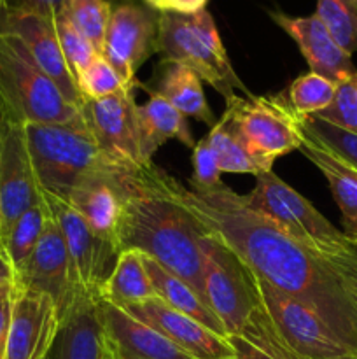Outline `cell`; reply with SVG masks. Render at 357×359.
I'll return each instance as SVG.
<instances>
[{"label": "cell", "mask_w": 357, "mask_h": 359, "mask_svg": "<svg viewBox=\"0 0 357 359\" xmlns=\"http://www.w3.org/2000/svg\"><path fill=\"white\" fill-rule=\"evenodd\" d=\"M160 179L258 279L310 307L357 354V286L349 277L251 209L244 195L224 182L210 189L188 188L164 170Z\"/></svg>", "instance_id": "obj_1"}, {"label": "cell", "mask_w": 357, "mask_h": 359, "mask_svg": "<svg viewBox=\"0 0 357 359\" xmlns=\"http://www.w3.org/2000/svg\"><path fill=\"white\" fill-rule=\"evenodd\" d=\"M161 168L150 161L136 168L122 198L114 245L140 251L203 297L202 242L206 228L161 184ZM206 304V302H205Z\"/></svg>", "instance_id": "obj_2"}, {"label": "cell", "mask_w": 357, "mask_h": 359, "mask_svg": "<svg viewBox=\"0 0 357 359\" xmlns=\"http://www.w3.org/2000/svg\"><path fill=\"white\" fill-rule=\"evenodd\" d=\"M202 251L203 297L226 337H240L259 349L293 359L262 309L255 279L245 263L210 231L203 238Z\"/></svg>", "instance_id": "obj_3"}, {"label": "cell", "mask_w": 357, "mask_h": 359, "mask_svg": "<svg viewBox=\"0 0 357 359\" xmlns=\"http://www.w3.org/2000/svg\"><path fill=\"white\" fill-rule=\"evenodd\" d=\"M244 198L251 209L272 219L284 233L331 263L357 286V242L332 226L310 200L275 172L258 175L252 191Z\"/></svg>", "instance_id": "obj_4"}, {"label": "cell", "mask_w": 357, "mask_h": 359, "mask_svg": "<svg viewBox=\"0 0 357 359\" xmlns=\"http://www.w3.org/2000/svg\"><path fill=\"white\" fill-rule=\"evenodd\" d=\"M28 154L42 195L69 202L74 189L94 175L128 167L108 158L84 125H24Z\"/></svg>", "instance_id": "obj_5"}, {"label": "cell", "mask_w": 357, "mask_h": 359, "mask_svg": "<svg viewBox=\"0 0 357 359\" xmlns=\"http://www.w3.org/2000/svg\"><path fill=\"white\" fill-rule=\"evenodd\" d=\"M0 107L18 125H84L74 105L14 35L0 34Z\"/></svg>", "instance_id": "obj_6"}, {"label": "cell", "mask_w": 357, "mask_h": 359, "mask_svg": "<svg viewBox=\"0 0 357 359\" xmlns=\"http://www.w3.org/2000/svg\"><path fill=\"white\" fill-rule=\"evenodd\" d=\"M158 53L164 62L189 67L202 83L219 91L226 100L238 91L245 98L252 97L251 90L234 72L216 21L206 9L195 14L161 13Z\"/></svg>", "instance_id": "obj_7"}, {"label": "cell", "mask_w": 357, "mask_h": 359, "mask_svg": "<svg viewBox=\"0 0 357 359\" xmlns=\"http://www.w3.org/2000/svg\"><path fill=\"white\" fill-rule=\"evenodd\" d=\"M224 116L252 156L272 168L280 156L300 151L301 119L284 93L273 97H238L226 100Z\"/></svg>", "instance_id": "obj_8"}, {"label": "cell", "mask_w": 357, "mask_h": 359, "mask_svg": "<svg viewBox=\"0 0 357 359\" xmlns=\"http://www.w3.org/2000/svg\"><path fill=\"white\" fill-rule=\"evenodd\" d=\"M254 279L262 309L293 359H335L354 354L310 307L255 276Z\"/></svg>", "instance_id": "obj_9"}, {"label": "cell", "mask_w": 357, "mask_h": 359, "mask_svg": "<svg viewBox=\"0 0 357 359\" xmlns=\"http://www.w3.org/2000/svg\"><path fill=\"white\" fill-rule=\"evenodd\" d=\"M161 13L144 0H121L111 11L102 56L114 67L126 88L139 86L136 72L158 53Z\"/></svg>", "instance_id": "obj_10"}, {"label": "cell", "mask_w": 357, "mask_h": 359, "mask_svg": "<svg viewBox=\"0 0 357 359\" xmlns=\"http://www.w3.org/2000/svg\"><path fill=\"white\" fill-rule=\"evenodd\" d=\"M42 198L55 219L58 221L59 230L65 238L74 277H76L77 293L83 300L98 302L102 287L118 262V249L111 241H105L93 233L86 221L69 202L48 195H42Z\"/></svg>", "instance_id": "obj_11"}, {"label": "cell", "mask_w": 357, "mask_h": 359, "mask_svg": "<svg viewBox=\"0 0 357 359\" xmlns=\"http://www.w3.org/2000/svg\"><path fill=\"white\" fill-rule=\"evenodd\" d=\"M14 286L48 294L55 302L59 314V325L83 298L77 293L72 263L66 251L65 238L58 221L49 210L46 230L34 255L23 266Z\"/></svg>", "instance_id": "obj_12"}, {"label": "cell", "mask_w": 357, "mask_h": 359, "mask_svg": "<svg viewBox=\"0 0 357 359\" xmlns=\"http://www.w3.org/2000/svg\"><path fill=\"white\" fill-rule=\"evenodd\" d=\"M83 116L98 147L114 161L128 167H144L136 102L132 88L98 100H84Z\"/></svg>", "instance_id": "obj_13"}, {"label": "cell", "mask_w": 357, "mask_h": 359, "mask_svg": "<svg viewBox=\"0 0 357 359\" xmlns=\"http://www.w3.org/2000/svg\"><path fill=\"white\" fill-rule=\"evenodd\" d=\"M119 307L153 326L192 359H234V351L227 337L219 335L189 316L168 307L158 297Z\"/></svg>", "instance_id": "obj_14"}, {"label": "cell", "mask_w": 357, "mask_h": 359, "mask_svg": "<svg viewBox=\"0 0 357 359\" xmlns=\"http://www.w3.org/2000/svg\"><path fill=\"white\" fill-rule=\"evenodd\" d=\"M41 198L23 125L6 121L0 132V216L2 242L14 221Z\"/></svg>", "instance_id": "obj_15"}, {"label": "cell", "mask_w": 357, "mask_h": 359, "mask_svg": "<svg viewBox=\"0 0 357 359\" xmlns=\"http://www.w3.org/2000/svg\"><path fill=\"white\" fill-rule=\"evenodd\" d=\"M59 330V314L48 294L16 286L4 359H44Z\"/></svg>", "instance_id": "obj_16"}, {"label": "cell", "mask_w": 357, "mask_h": 359, "mask_svg": "<svg viewBox=\"0 0 357 359\" xmlns=\"http://www.w3.org/2000/svg\"><path fill=\"white\" fill-rule=\"evenodd\" d=\"M0 34L14 35L38 69L48 74L66 98L77 107H83L84 100L77 90V83L63 58L56 35L55 20L28 13H10L2 7L0 13Z\"/></svg>", "instance_id": "obj_17"}, {"label": "cell", "mask_w": 357, "mask_h": 359, "mask_svg": "<svg viewBox=\"0 0 357 359\" xmlns=\"http://www.w3.org/2000/svg\"><path fill=\"white\" fill-rule=\"evenodd\" d=\"M105 359H192L153 326L107 300H98Z\"/></svg>", "instance_id": "obj_18"}, {"label": "cell", "mask_w": 357, "mask_h": 359, "mask_svg": "<svg viewBox=\"0 0 357 359\" xmlns=\"http://www.w3.org/2000/svg\"><path fill=\"white\" fill-rule=\"evenodd\" d=\"M270 18L296 42L307 60L310 72L318 74L336 84L352 79L357 72L352 56L346 55L329 35L322 21L315 14L290 16L284 11H270Z\"/></svg>", "instance_id": "obj_19"}, {"label": "cell", "mask_w": 357, "mask_h": 359, "mask_svg": "<svg viewBox=\"0 0 357 359\" xmlns=\"http://www.w3.org/2000/svg\"><path fill=\"white\" fill-rule=\"evenodd\" d=\"M136 168L140 167L86 179L74 189L69 198L70 205L86 221L91 231L112 244L121 219L125 191Z\"/></svg>", "instance_id": "obj_20"}, {"label": "cell", "mask_w": 357, "mask_h": 359, "mask_svg": "<svg viewBox=\"0 0 357 359\" xmlns=\"http://www.w3.org/2000/svg\"><path fill=\"white\" fill-rule=\"evenodd\" d=\"M300 151L322 172L340 207L345 233L357 241V170L304 130Z\"/></svg>", "instance_id": "obj_21"}, {"label": "cell", "mask_w": 357, "mask_h": 359, "mask_svg": "<svg viewBox=\"0 0 357 359\" xmlns=\"http://www.w3.org/2000/svg\"><path fill=\"white\" fill-rule=\"evenodd\" d=\"M136 119L144 163H150L156 151L170 139L191 149L196 146L186 116L154 91L149 90V98L142 105H136Z\"/></svg>", "instance_id": "obj_22"}, {"label": "cell", "mask_w": 357, "mask_h": 359, "mask_svg": "<svg viewBox=\"0 0 357 359\" xmlns=\"http://www.w3.org/2000/svg\"><path fill=\"white\" fill-rule=\"evenodd\" d=\"M51 359H105L98 302L80 300L63 319Z\"/></svg>", "instance_id": "obj_23"}, {"label": "cell", "mask_w": 357, "mask_h": 359, "mask_svg": "<svg viewBox=\"0 0 357 359\" xmlns=\"http://www.w3.org/2000/svg\"><path fill=\"white\" fill-rule=\"evenodd\" d=\"M160 69V81L156 90H153L154 93L170 102L186 118L191 116L210 126L216 125V116L210 111L198 74L182 63L164 62V60L161 62Z\"/></svg>", "instance_id": "obj_24"}, {"label": "cell", "mask_w": 357, "mask_h": 359, "mask_svg": "<svg viewBox=\"0 0 357 359\" xmlns=\"http://www.w3.org/2000/svg\"><path fill=\"white\" fill-rule=\"evenodd\" d=\"M144 263H146L147 276H149L150 284H153L154 294H156L161 302H164L168 307L189 316V318H192L195 321L202 323V325L214 330V332L219 333V335L226 337V332H224L220 321L216 318V314L210 311L209 305L205 304V300L196 293L195 287L189 286L186 280L175 277L174 273H170L168 270H164L163 266L158 265V263L154 262L153 258H149V256L144 255Z\"/></svg>", "instance_id": "obj_25"}, {"label": "cell", "mask_w": 357, "mask_h": 359, "mask_svg": "<svg viewBox=\"0 0 357 359\" xmlns=\"http://www.w3.org/2000/svg\"><path fill=\"white\" fill-rule=\"evenodd\" d=\"M150 297H156L147 276L144 255L140 251L119 252L118 262L111 276L102 287L100 300L112 302L115 305L136 304Z\"/></svg>", "instance_id": "obj_26"}, {"label": "cell", "mask_w": 357, "mask_h": 359, "mask_svg": "<svg viewBox=\"0 0 357 359\" xmlns=\"http://www.w3.org/2000/svg\"><path fill=\"white\" fill-rule=\"evenodd\" d=\"M48 219L49 209L41 195V198L27 212H23L14 221L10 230L4 237L2 249L6 251L7 258H9L10 265L16 272V279L21 270H23V266L27 265L28 259H30V256L34 255L35 248H37L42 233H44Z\"/></svg>", "instance_id": "obj_27"}, {"label": "cell", "mask_w": 357, "mask_h": 359, "mask_svg": "<svg viewBox=\"0 0 357 359\" xmlns=\"http://www.w3.org/2000/svg\"><path fill=\"white\" fill-rule=\"evenodd\" d=\"M210 146L216 151L217 161H219V170L227 174H252L261 175L266 172H272V168L266 167L262 161L252 156L251 151L244 146L234 130L231 128L226 116H220L219 121L212 126V130L206 135Z\"/></svg>", "instance_id": "obj_28"}, {"label": "cell", "mask_w": 357, "mask_h": 359, "mask_svg": "<svg viewBox=\"0 0 357 359\" xmlns=\"http://www.w3.org/2000/svg\"><path fill=\"white\" fill-rule=\"evenodd\" d=\"M111 11L108 0H63L58 16L65 18L102 55Z\"/></svg>", "instance_id": "obj_29"}, {"label": "cell", "mask_w": 357, "mask_h": 359, "mask_svg": "<svg viewBox=\"0 0 357 359\" xmlns=\"http://www.w3.org/2000/svg\"><path fill=\"white\" fill-rule=\"evenodd\" d=\"M336 88L338 84L318 74L308 72L296 77L289 84L284 97L300 118H308V116H317L331 105V102L335 100Z\"/></svg>", "instance_id": "obj_30"}, {"label": "cell", "mask_w": 357, "mask_h": 359, "mask_svg": "<svg viewBox=\"0 0 357 359\" xmlns=\"http://www.w3.org/2000/svg\"><path fill=\"white\" fill-rule=\"evenodd\" d=\"M314 14L346 55L357 53V0H317Z\"/></svg>", "instance_id": "obj_31"}, {"label": "cell", "mask_w": 357, "mask_h": 359, "mask_svg": "<svg viewBox=\"0 0 357 359\" xmlns=\"http://www.w3.org/2000/svg\"><path fill=\"white\" fill-rule=\"evenodd\" d=\"M301 128L312 137L324 144L328 149H331L340 160L349 163L350 167L357 170V135L346 130L338 128L332 123L324 121L317 116H308L301 119Z\"/></svg>", "instance_id": "obj_32"}, {"label": "cell", "mask_w": 357, "mask_h": 359, "mask_svg": "<svg viewBox=\"0 0 357 359\" xmlns=\"http://www.w3.org/2000/svg\"><path fill=\"white\" fill-rule=\"evenodd\" d=\"M55 28L56 35H58L59 48H62L63 58H65L66 65H69L70 72H72L74 79H79L80 74L91 65L98 55L94 46L84 37L80 32H77L65 18L56 16L55 18Z\"/></svg>", "instance_id": "obj_33"}, {"label": "cell", "mask_w": 357, "mask_h": 359, "mask_svg": "<svg viewBox=\"0 0 357 359\" xmlns=\"http://www.w3.org/2000/svg\"><path fill=\"white\" fill-rule=\"evenodd\" d=\"M126 88L121 77L114 70V67L104 58L97 56L91 65L84 70L77 79V90H79L83 100H98L108 95L118 93L119 90Z\"/></svg>", "instance_id": "obj_34"}, {"label": "cell", "mask_w": 357, "mask_h": 359, "mask_svg": "<svg viewBox=\"0 0 357 359\" xmlns=\"http://www.w3.org/2000/svg\"><path fill=\"white\" fill-rule=\"evenodd\" d=\"M317 118L332 123L338 128H343L357 135V88L356 83H354V77L338 84L335 100L331 102L328 109L318 112Z\"/></svg>", "instance_id": "obj_35"}, {"label": "cell", "mask_w": 357, "mask_h": 359, "mask_svg": "<svg viewBox=\"0 0 357 359\" xmlns=\"http://www.w3.org/2000/svg\"><path fill=\"white\" fill-rule=\"evenodd\" d=\"M192 167H195V172H192V177L189 179V186H195V188L200 189H210L223 182L220 181L219 161H217L216 151L210 146L206 135L192 147Z\"/></svg>", "instance_id": "obj_36"}, {"label": "cell", "mask_w": 357, "mask_h": 359, "mask_svg": "<svg viewBox=\"0 0 357 359\" xmlns=\"http://www.w3.org/2000/svg\"><path fill=\"white\" fill-rule=\"evenodd\" d=\"M63 0H4V9L10 13H28L55 20Z\"/></svg>", "instance_id": "obj_37"}, {"label": "cell", "mask_w": 357, "mask_h": 359, "mask_svg": "<svg viewBox=\"0 0 357 359\" xmlns=\"http://www.w3.org/2000/svg\"><path fill=\"white\" fill-rule=\"evenodd\" d=\"M14 294H16V286L14 284H6V286L0 287V359H4V354H6Z\"/></svg>", "instance_id": "obj_38"}, {"label": "cell", "mask_w": 357, "mask_h": 359, "mask_svg": "<svg viewBox=\"0 0 357 359\" xmlns=\"http://www.w3.org/2000/svg\"><path fill=\"white\" fill-rule=\"evenodd\" d=\"M158 13L174 14H195L206 9L209 0H144Z\"/></svg>", "instance_id": "obj_39"}, {"label": "cell", "mask_w": 357, "mask_h": 359, "mask_svg": "<svg viewBox=\"0 0 357 359\" xmlns=\"http://www.w3.org/2000/svg\"><path fill=\"white\" fill-rule=\"evenodd\" d=\"M227 340L234 351V359H286L265 349H259L258 346L247 342L245 339H240V337H227Z\"/></svg>", "instance_id": "obj_40"}, {"label": "cell", "mask_w": 357, "mask_h": 359, "mask_svg": "<svg viewBox=\"0 0 357 359\" xmlns=\"http://www.w3.org/2000/svg\"><path fill=\"white\" fill-rule=\"evenodd\" d=\"M6 284H16V272H14L13 265L7 258L6 251L0 248V287L6 286Z\"/></svg>", "instance_id": "obj_41"}, {"label": "cell", "mask_w": 357, "mask_h": 359, "mask_svg": "<svg viewBox=\"0 0 357 359\" xmlns=\"http://www.w3.org/2000/svg\"><path fill=\"white\" fill-rule=\"evenodd\" d=\"M7 119H6V116H4V111H2V107H0V132H2V128H4V123H6Z\"/></svg>", "instance_id": "obj_42"}, {"label": "cell", "mask_w": 357, "mask_h": 359, "mask_svg": "<svg viewBox=\"0 0 357 359\" xmlns=\"http://www.w3.org/2000/svg\"><path fill=\"white\" fill-rule=\"evenodd\" d=\"M335 359H357V354H349V356H342V358H335Z\"/></svg>", "instance_id": "obj_43"}, {"label": "cell", "mask_w": 357, "mask_h": 359, "mask_svg": "<svg viewBox=\"0 0 357 359\" xmlns=\"http://www.w3.org/2000/svg\"><path fill=\"white\" fill-rule=\"evenodd\" d=\"M0 248H2V216H0Z\"/></svg>", "instance_id": "obj_44"}, {"label": "cell", "mask_w": 357, "mask_h": 359, "mask_svg": "<svg viewBox=\"0 0 357 359\" xmlns=\"http://www.w3.org/2000/svg\"><path fill=\"white\" fill-rule=\"evenodd\" d=\"M354 83H356V88H357V72H356V76H354Z\"/></svg>", "instance_id": "obj_45"}, {"label": "cell", "mask_w": 357, "mask_h": 359, "mask_svg": "<svg viewBox=\"0 0 357 359\" xmlns=\"http://www.w3.org/2000/svg\"><path fill=\"white\" fill-rule=\"evenodd\" d=\"M2 7H4V0H0V13H2Z\"/></svg>", "instance_id": "obj_46"}, {"label": "cell", "mask_w": 357, "mask_h": 359, "mask_svg": "<svg viewBox=\"0 0 357 359\" xmlns=\"http://www.w3.org/2000/svg\"><path fill=\"white\" fill-rule=\"evenodd\" d=\"M44 359H51V353H49V354H48V356H46Z\"/></svg>", "instance_id": "obj_47"}, {"label": "cell", "mask_w": 357, "mask_h": 359, "mask_svg": "<svg viewBox=\"0 0 357 359\" xmlns=\"http://www.w3.org/2000/svg\"><path fill=\"white\" fill-rule=\"evenodd\" d=\"M356 242H357V241H356Z\"/></svg>", "instance_id": "obj_48"}]
</instances>
